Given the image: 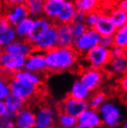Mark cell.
I'll list each match as a JSON object with an SVG mask.
<instances>
[{
	"instance_id": "obj_1",
	"label": "cell",
	"mask_w": 127,
	"mask_h": 128,
	"mask_svg": "<svg viewBox=\"0 0 127 128\" xmlns=\"http://www.w3.org/2000/svg\"><path fill=\"white\" fill-rule=\"evenodd\" d=\"M80 55L72 46H56L44 52L46 72L52 74H61L72 70L76 67Z\"/></svg>"
},
{
	"instance_id": "obj_2",
	"label": "cell",
	"mask_w": 127,
	"mask_h": 128,
	"mask_svg": "<svg viewBox=\"0 0 127 128\" xmlns=\"http://www.w3.org/2000/svg\"><path fill=\"white\" fill-rule=\"evenodd\" d=\"M105 128L110 126H120L124 121L122 110L113 100H106L98 110Z\"/></svg>"
},
{
	"instance_id": "obj_3",
	"label": "cell",
	"mask_w": 127,
	"mask_h": 128,
	"mask_svg": "<svg viewBox=\"0 0 127 128\" xmlns=\"http://www.w3.org/2000/svg\"><path fill=\"white\" fill-rule=\"evenodd\" d=\"M84 58L87 62L89 67L105 70L107 65L111 60V55L110 48H104L98 44L95 48H91L84 55Z\"/></svg>"
},
{
	"instance_id": "obj_4",
	"label": "cell",
	"mask_w": 127,
	"mask_h": 128,
	"mask_svg": "<svg viewBox=\"0 0 127 128\" xmlns=\"http://www.w3.org/2000/svg\"><path fill=\"white\" fill-rule=\"evenodd\" d=\"M100 34L94 28H87L81 35L74 37L72 48L80 55L84 56L91 48L99 44Z\"/></svg>"
},
{
	"instance_id": "obj_5",
	"label": "cell",
	"mask_w": 127,
	"mask_h": 128,
	"mask_svg": "<svg viewBox=\"0 0 127 128\" xmlns=\"http://www.w3.org/2000/svg\"><path fill=\"white\" fill-rule=\"evenodd\" d=\"M80 82L91 93L99 89L105 80L104 70H99L92 67H86L81 70L79 75Z\"/></svg>"
},
{
	"instance_id": "obj_6",
	"label": "cell",
	"mask_w": 127,
	"mask_h": 128,
	"mask_svg": "<svg viewBox=\"0 0 127 128\" xmlns=\"http://www.w3.org/2000/svg\"><path fill=\"white\" fill-rule=\"evenodd\" d=\"M10 88L11 95L18 96V98L23 99L25 101H28V100L34 98L35 96L38 95L40 87L35 86L32 84L27 83V82L20 80V79L10 77Z\"/></svg>"
},
{
	"instance_id": "obj_7",
	"label": "cell",
	"mask_w": 127,
	"mask_h": 128,
	"mask_svg": "<svg viewBox=\"0 0 127 128\" xmlns=\"http://www.w3.org/2000/svg\"><path fill=\"white\" fill-rule=\"evenodd\" d=\"M25 60L26 57L22 55L1 51L0 66L3 69L4 74L11 77L18 70L24 68Z\"/></svg>"
},
{
	"instance_id": "obj_8",
	"label": "cell",
	"mask_w": 127,
	"mask_h": 128,
	"mask_svg": "<svg viewBox=\"0 0 127 128\" xmlns=\"http://www.w3.org/2000/svg\"><path fill=\"white\" fill-rule=\"evenodd\" d=\"M88 108V102L84 99H77L67 96L61 101L60 109V112L67 113L73 117H78L81 112H83L86 109Z\"/></svg>"
},
{
	"instance_id": "obj_9",
	"label": "cell",
	"mask_w": 127,
	"mask_h": 128,
	"mask_svg": "<svg viewBox=\"0 0 127 128\" xmlns=\"http://www.w3.org/2000/svg\"><path fill=\"white\" fill-rule=\"evenodd\" d=\"M58 46L57 43V31L55 27V23L51 25L46 32L42 35L41 37L32 45L34 49L36 51L44 52L50 50L52 48H56Z\"/></svg>"
},
{
	"instance_id": "obj_10",
	"label": "cell",
	"mask_w": 127,
	"mask_h": 128,
	"mask_svg": "<svg viewBox=\"0 0 127 128\" xmlns=\"http://www.w3.org/2000/svg\"><path fill=\"white\" fill-rule=\"evenodd\" d=\"M3 14L10 25L15 26L22 20L29 17V12L25 3L15 4L12 6H5Z\"/></svg>"
},
{
	"instance_id": "obj_11",
	"label": "cell",
	"mask_w": 127,
	"mask_h": 128,
	"mask_svg": "<svg viewBox=\"0 0 127 128\" xmlns=\"http://www.w3.org/2000/svg\"><path fill=\"white\" fill-rule=\"evenodd\" d=\"M53 24H54V22L52 20H48L44 16H40L35 18L32 30H31V32L28 34V36L26 37L25 40L28 41L30 44L34 45L35 42L46 32V30Z\"/></svg>"
},
{
	"instance_id": "obj_12",
	"label": "cell",
	"mask_w": 127,
	"mask_h": 128,
	"mask_svg": "<svg viewBox=\"0 0 127 128\" xmlns=\"http://www.w3.org/2000/svg\"><path fill=\"white\" fill-rule=\"evenodd\" d=\"M23 69L34 72H37V74H43L44 72H46L44 53L34 50L31 54L26 57Z\"/></svg>"
},
{
	"instance_id": "obj_13",
	"label": "cell",
	"mask_w": 127,
	"mask_h": 128,
	"mask_svg": "<svg viewBox=\"0 0 127 128\" xmlns=\"http://www.w3.org/2000/svg\"><path fill=\"white\" fill-rule=\"evenodd\" d=\"M56 113L50 106H42L35 112V128H44L54 125Z\"/></svg>"
},
{
	"instance_id": "obj_14",
	"label": "cell",
	"mask_w": 127,
	"mask_h": 128,
	"mask_svg": "<svg viewBox=\"0 0 127 128\" xmlns=\"http://www.w3.org/2000/svg\"><path fill=\"white\" fill-rule=\"evenodd\" d=\"M18 38L14 27L8 22L3 13L0 14V51Z\"/></svg>"
},
{
	"instance_id": "obj_15",
	"label": "cell",
	"mask_w": 127,
	"mask_h": 128,
	"mask_svg": "<svg viewBox=\"0 0 127 128\" xmlns=\"http://www.w3.org/2000/svg\"><path fill=\"white\" fill-rule=\"evenodd\" d=\"M13 122L16 128H35V112L26 106L15 114Z\"/></svg>"
},
{
	"instance_id": "obj_16",
	"label": "cell",
	"mask_w": 127,
	"mask_h": 128,
	"mask_svg": "<svg viewBox=\"0 0 127 128\" xmlns=\"http://www.w3.org/2000/svg\"><path fill=\"white\" fill-rule=\"evenodd\" d=\"M77 122L78 124L91 126L94 128H100L103 126L98 110L89 108V107L84 110L83 112L80 113L79 116L77 117Z\"/></svg>"
},
{
	"instance_id": "obj_17",
	"label": "cell",
	"mask_w": 127,
	"mask_h": 128,
	"mask_svg": "<svg viewBox=\"0 0 127 128\" xmlns=\"http://www.w3.org/2000/svg\"><path fill=\"white\" fill-rule=\"evenodd\" d=\"M57 31V43L58 46L70 48L72 46L74 35L72 32L70 24L68 23H55Z\"/></svg>"
},
{
	"instance_id": "obj_18",
	"label": "cell",
	"mask_w": 127,
	"mask_h": 128,
	"mask_svg": "<svg viewBox=\"0 0 127 128\" xmlns=\"http://www.w3.org/2000/svg\"><path fill=\"white\" fill-rule=\"evenodd\" d=\"M34 46L32 44H30L25 39L17 38L12 43L8 45L3 49V51L8 52V53H14V54L22 55L24 57H27L34 51Z\"/></svg>"
},
{
	"instance_id": "obj_19",
	"label": "cell",
	"mask_w": 127,
	"mask_h": 128,
	"mask_svg": "<svg viewBox=\"0 0 127 128\" xmlns=\"http://www.w3.org/2000/svg\"><path fill=\"white\" fill-rule=\"evenodd\" d=\"M105 70L110 74L117 77L127 74V55L119 58H111Z\"/></svg>"
},
{
	"instance_id": "obj_20",
	"label": "cell",
	"mask_w": 127,
	"mask_h": 128,
	"mask_svg": "<svg viewBox=\"0 0 127 128\" xmlns=\"http://www.w3.org/2000/svg\"><path fill=\"white\" fill-rule=\"evenodd\" d=\"M94 29L100 35H113L117 28L112 22L110 17L108 15V12L101 11L98 22L95 25Z\"/></svg>"
},
{
	"instance_id": "obj_21",
	"label": "cell",
	"mask_w": 127,
	"mask_h": 128,
	"mask_svg": "<svg viewBox=\"0 0 127 128\" xmlns=\"http://www.w3.org/2000/svg\"><path fill=\"white\" fill-rule=\"evenodd\" d=\"M76 6L74 5L73 0L65 1L62 3V8L58 16L55 20L54 23H68L70 24L73 20L74 14L76 12Z\"/></svg>"
},
{
	"instance_id": "obj_22",
	"label": "cell",
	"mask_w": 127,
	"mask_h": 128,
	"mask_svg": "<svg viewBox=\"0 0 127 128\" xmlns=\"http://www.w3.org/2000/svg\"><path fill=\"white\" fill-rule=\"evenodd\" d=\"M11 77L25 81L27 83L32 84L38 87L41 86L42 84H43V83H44V79H43L42 74L34 72L25 70V69H22V70H18Z\"/></svg>"
},
{
	"instance_id": "obj_23",
	"label": "cell",
	"mask_w": 127,
	"mask_h": 128,
	"mask_svg": "<svg viewBox=\"0 0 127 128\" xmlns=\"http://www.w3.org/2000/svg\"><path fill=\"white\" fill-rule=\"evenodd\" d=\"M5 102L8 107V118L13 119L14 116L17 112H19L20 110H22V108H24L27 106V101L23 100V99L20 98L18 96H15L10 94V96H8L5 99Z\"/></svg>"
},
{
	"instance_id": "obj_24",
	"label": "cell",
	"mask_w": 127,
	"mask_h": 128,
	"mask_svg": "<svg viewBox=\"0 0 127 128\" xmlns=\"http://www.w3.org/2000/svg\"><path fill=\"white\" fill-rule=\"evenodd\" d=\"M61 8H62L61 2H58L55 0H44L43 16L55 22L57 17L60 12Z\"/></svg>"
},
{
	"instance_id": "obj_25",
	"label": "cell",
	"mask_w": 127,
	"mask_h": 128,
	"mask_svg": "<svg viewBox=\"0 0 127 128\" xmlns=\"http://www.w3.org/2000/svg\"><path fill=\"white\" fill-rule=\"evenodd\" d=\"M34 22V19L32 17L29 16L26 19L22 20L19 23H17L15 26H13L17 34V37L20 39H26V37L28 36V34L32 30Z\"/></svg>"
},
{
	"instance_id": "obj_26",
	"label": "cell",
	"mask_w": 127,
	"mask_h": 128,
	"mask_svg": "<svg viewBox=\"0 0 127 128\" xmlns=\"http://www.w3.org/2000/svg\"><path fill=\"white\" fill-rule=\"evenodd\" d=\"M90 95H91V92L89 90L86 89V87H84V86L78 79V80H75L72 83L68 96L77 99H84V100H87L89 98Z\"/></svg>"
},
{
	"instance_id": "obj_27",
	"label": "cell",
	"mask_w": 127,
	"mask_h": 128,
	"mask_svg": "<svg viewBox=\"0 0 127 128\" xmlns=\"http://www.w3.org/2000/svg\"><path fill=\"white\" fill-rule=\"evenodd\" d=\"M25 5L27 6L30 17L35 19L37 17L43 16L44 0H27Z\"/></svg>"
},
{
	"instance_id": "obj_28",
	"label": "cell",
	"mask_w": 127,
	"mask_h": 128,
	"mask_svg": "<svg viewBox=\"0 0 127 128\" xmlns=\"http://www.w3.org/2000/svg\"><path fill=\"white\" fill-rule=\"evenodd\" d=\"M101 0H73L77 10H81L84 13L99 10Z\"/></svg>"
},
{
	"instance_id": "obj_29",
	"label": "cell",
	"mask_w": 127,
	"mask_h": 128,
	"mask_svg": "<svg viewBox=\"0 0 127 128\" xmlns=\"http://www.w3.org/2000/svg\"><path fill=\"white\" fill-rule=\"evenodd\" d=\"M108 15L116 28L127 24V13L124 12V10L118 8L117 6H114L112 10H110Z\"/></svg>"
},
{
	"instance_id": "obj_30",
	"label": "cell",
	"mask_w": 127,
	"mask_h": 128,
	"mask_svg": "<svg viewBox=\"0 0 127 128\" xmlns=\"http://www.w3.org/2000/svg\"><path fill=\"white\" fill-rule=\"evenodd\" d=\"M107 96H108L104 91H99V90L94 91L87 99L88 107L95 110H98L99 107L107 100Z\"/></svg>"
},
{
	"instance_id": "obj_31",
	"label": "cell",
	"mask_w": 127,
	"mask_h": 128,
	"mask_svg": "<svg viewBox=\"0 0 127 128\" xmlns=\"http://www.w3.org/2000/svg\"><path fill=\"white\" fill-rule=\"evenodd\" d=\"M112 36L115 46L127 49V24L117 28Z\"/></svg>"
},
{
	"instance_id": "obj_32",
	"label": "cell",
	"mask_w": 127,
	"mask_h": 128,
	"mask_svg": "<svg viewBox=\"0 0 127 128\" xmlns=\"http://www.w3.org/2000/svg\"><path fill=\"white\" fill-rule=\"evenodd\" d=\"M58 124L60 128H74L78 124L76 117H73L64 112H60L57 117Z\"/></svg>"
},
{
	"instance_id": "obj_33",
	"label": "cell",
	"mask_w": 127,
	"mask_h": 128,
	"mask_svg": "<svg viewBox=\"0 0 127 128\" xmlns=\"http://www.w3.org/2000/svg\"><path fill=\"white\" fill-rule=\"evenodd\" d=\"M10 78L6 74L0 76V100H5L10 95Z\"/></svg>"
},
{
	"instance_id": "obj_34",
	"label": "cell",
	"mask_w": 127,
	"mask_h": 128,
	"mask_svg": "<svg viewBox=\"0 0 127 128\" xmlns=\"http://www.w3.org/2000/svg\"><path fill=\"white\" fill-rule=\"evenodd\" d=\"M101 14V10H96L94 11H90V12L86 13V25L87 28H94L96 22H98V19Z\"/></svg>"
},
{
	"instance_id": "obj_35",
	"label": "cell",
	"mask_w": 127,
	"mask_h": 128,
	"mask_svg": "<svg viewBox=\"0 0 127 128\" xmlns=\"http://www.w3.org/2000/svg\"><path fill=\"white\" fill-rule=\"evenodd\" d=\"M70 27L72 34L74 35V37H77V36L81 35L87 29V26L86 25V23L75 22H72L70 23Z\"/></svg>"
},
{
	"instance_id": "obj_36",
	"label": "cell",
	"mask_w": 127,
	"mask_h": 128,
	"mask_svg": "<svg viewBox=\"0 0 127 128\" xmlns=\"http://www.w3.org/2000/svg\"><path fill=\"white\" fill-rule=\"evenodd\" d=\"M110 55L111 58H119V57H122V56H126L127 55V49L124 48L119 46H112L110 48Z\"/></svg>"
},
{
	"instance_id": "obj_37",
	"label": "cell",
	"mask_w": 127,
	"mask_h": 128,
	"mask_svg": "<svg viewBox=\"0 0 127 128\" xmlns=\"http://www.w3.org/2000/svg\"><path fill=\"white\" fill-rule=\"evenodd\" d=\"M99 45L107 48H110L114 46V40L112 35H100L99 38Z\"/></svg>"
},
{
	"instance_id": "obj_38",
	"label": "cell",
	"mask_w": 127,
	"mask_h": 128,
	"mask_svg": "<svg viewBox=\"0 0 127 128\" xmlns=\"http://www.w3.org/2000/svg\"><path fill=\"white\" fill-rule=\"evenodd\" d=\"M118 87L122 93L127 96V74L120 76L118 80Z\"/></svg>"
},
{
	"instance_id": "obj_39",
	"label": "cell",
	"mask_w": 127,
	"mask_h": 128,
	"mask_svg": "<svg viewBox=\"0 0 127 128\" xmlns=\"http://www.w3.org/2000/svg\"><path fill=\"white\" fill-rule=\"evenodd\" d=\"M0 128H16L13 119L0 117Z\"/></svg>"
},
{
	"instance_id": "obj_40",
	"label": "cell",
	"mask_w": 127,
	"mask_h": 128,
	"mask_svg": "<svg viewBox=\"0 0 127 128\" xmlns=\"http://www.w3.org/2000/svg\"><path fill=\"white\" fill-rule=\"evenodd\" d=\"M86 18V13L81 11V10H76V12L74 14L73 17V20L75 22H80V23H84Z\"/></svg>"
},
{
	"instance_id": "obj_41",
	"label": "cell",
	"mask_w": 127,
	"mask_h": 128,
	"mask_svg": "<svg viewBox=\"0 0 127 128\" xmlns=\"http://www.w3.org/2000/svg\"><path fill=\"white\" fill-rule=\"evenodd\" d=\"M8 107L5 100H0V117H6L8 118Z\"/></svg>"
},
{
	"instance_id": "obj_42",
	"label": "cell",
	"mask_w": 127,
	"mask_h": 128,
	"mask_svg": "<svg viewBox=\"0 0 127 128\" xmlns=\"http://www.w3.org/2000/svg\"><path fill=\"white\" fill-rule=\"evenodd\" d=\"M116 6L127 13V0H116Z\"/></svg>"
},
{
	"instance_id": "obj_43",
	"label": "cell",
	"mask_w": 127,
	"mask_h": 128,
	"mask_svg": "<svg viewBox=\"0 0 127 128\" xmlns=\"http://www.w3.org/2000/svg\"><path fill=\"white\" fill-rule=\"evenodd\" d=\"M27 0H4V5L5 6H12L15 4L25 3Z\"/></svg>"
},
{
	"instance_id": "obj_44",
	"label": "cell",
	"mask_w": 127,
	"mask_h": 128,
	"mask_svg": "<svg viewBox=\"0 0 127 128\" xmlns=\"http://www.w3.org/2000/svg\"><path fill=\"white\" fill-rule=\"evenodd\" d=\"M74 128H94V127H91V126H87V125H84V124H77L75 125V127Z\"/></svg>"
},
{
	"instance_id": "obj_45",
	"label": "cell",
	"mask_w": 127,
	"mask_h": 128,
	"mask_svg": "<svg viewBox=\"0 0 127 128\" xmlns=\"http://www.w3.org/2000/svg\"><path fill=\"white\" fill-rule=\"evenodd\" d=\"M122 126L121 128H127V118L124 120V121H122Z\"/></svg>"
},
{
	"instance_id": "obj_46",
	"label": "cell",
	"mask_w": 127,
	"mask_h": 128,
	"mask_svg": "<svg viewBox=\"0 0 127 128\" xmlns=\"http://www.w3.org/2000/svg\"><path fill=\"white\" fill-rule=\"evenodd\" d=\"M5 5H4V0H0V10L1 8H3Z\"/></svg>"
},
{
	"instance_id": "obj_47",
	"label": "cell",
	"mask_w": 127,
	"mask_h": 128,
	"mask_svg": "<svg viewBox=\"0 0 127 128\" xmlns=\"http://www.w3.org/2000/svg\"><path fill=\"white\" fill-rule=\"evenodd\" d=\"M3 74H4L3 69H2V68H1V66H0V76H1V75H3Z\"/></svg>"
},
{
	"instance_id": "obj_48",
	"label": "cell",
	"mask_w": 127,
	"mask_h": 128,
	"mask_svg": "<svg viewBox=\"0 0 127 128\" xmlns=\"http://www.w3.org/2000/svg\"><path fill=\"white\" fill-rule=\"evenodd\" d=\"M55 1H58V2H61V3H63L65 1H69V0H55Z\"/></svg>"
},
{
	"instance_id": "obj_49",
	"label": "cell",
	"mask_w": 127,
	"mask_h": 128,
	"mask_svg": "<svg viewBox=\"0 0 127 128\" xmlns=\"http://www.w3.org/2000/svg\"><path fill=\"white\" fill-rule=\"evenodd\" d=\"M107 128H120V126H110V127Z\"/></svg>"
},
{
	"instance_id": "obj_50",
	"label": "cell",
	"mask_w": 127,
	"mask_h": 128,
	"mask_svg": "<svg viewBox=\"0 0 127 128\" xmlns=\"http://www.w3.org/2000/svg\"><path fill=\"white\" fill-rule=\"evenodd\" d=\"M44 128H56L54 125H51V126H48V127H44Z\"/></svg>"
},
{
	"instance_id": "obj_51",
	"label": "cell",
	"mask_w": 127,
	"mask_h": 128,
	"mask_svg": "<svg viewBox=\"0 0 127 128\" xmlns=\"http://www.w3.org/2000/svg\"><path fill=\"white\" fill-rule=\"evenodd\" d=\"M100 128H103V127H100ZM104 128H105V127H104Z\"/></svg>"
},
{
	"instance_id": "obj_52",
	"label": "cell",
	"mask_w": 127,
	"mask_h": 128,
	"mask_svg": "<svg viewBox=\"0 0 127 128\" xmlns=\"http://www.w3.org/2000/svg\"><path fill=\"white\" fill-rule=\"evenodd\" d=\"M120 128H121V127H120Z\"/></svg>"
},
{
	"instance_id": "obj_53",
	"label": "cell",
	"mask_w": 127,
	"mask_h": 128,
	"mask_svg": "<svg viewBox=\"0 0 127 128\" xmlns=\"http://www.w3.org/2000/svg\"><path fill=\"white\" fill-rule=\"evenodd\" d=\"M126 103H127V102H126Z\"/></svg>"
}]
</instances>
